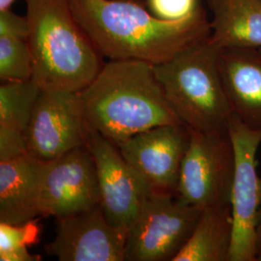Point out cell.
Returning <instances> with one entry per match:
<instances>
[{
  "instance_id": "cell-17",
  "label": "cell",
  "mask_w": 261,
  "mask_h": 261,
  "mask_svg": "<svg viewBox=\"0 0 261 261\" xmlns=\"http://www.w3.org/2000/svg\"><path fill=\"white\" fill-rule=\"evenodd\" d=\"M41 92V87L32 79L3 82L0 86V127L25 134Z\"/></svg>"
},
{
  "instance_id": "cell-19",
  "label": "cell",
  "mask_w": 261,
  "mask_h": 261,
  "mask_svg": "<svg viewBox=\"0 0 261 261\" xmlns=\"http://www.w3.org/2000/svg\"><path fill=\"white\" fill-rule=\"evenodd\" d=\"M40 226L37 219L24 224L0 223V252L29 247L37 243Z\"/></svg>"
},
{
  "instance_id": "cell-11",
  "label": "cell",
  "mask_w": 261,
  "mask_h": 261,
  "mask_svg": "<svg viewBox=\"0 0 261 261\" xmlns=\"http://www.w3.org/2000/svg\"><path fill=\"white\" fill-rule=\"evenodd\" d=\"M190 139L186 125L168 124L141 132L116 146L152 191L176 194Z\"/></svg>"
},
{
  "instance_id": "cell-18",
  "label": "cell",
  "mask_w": 261,
  "mask_h": 261,
  "mask_svg": "<svg viewBox=\"0 0 261 261\" xmlns=\"http://www.w3.org/2000/svg\"><path fill=\"white\" fill-rule=\"evenodd\" d=\"M32 75L33 58L28 39L0 36V80L24 82Z\"/></svg>"
},
{
  "instance_id": "cell-24",
  "label": "cell",
  "mask_w": 261,
  "mask_h": 261,
  "mask_svg": "<svg viewBox=\"0 0 261 261\" xmlns=\"http://www.w3.org/2000/svg\"><path fill=\"white\" fill-rule=\"evenodd\" d=\"M255 253H256V261H261V203L259 213H258V221H257V225H256Z\"/></svg>"
},
{
  "instance_id": "cell-22",
  "label": "cell",
  "mask_w": 261,
  "mask_h": 261,
  "mask_svg": "<svg viewBox=\"0 0 261 261\" xmlns=\"http://www.w3.org/2000/svg\"><path fill=\"white\" fill-rule=\"evenodd\" d=\"M29 22L28 17H21L11 9L0 11V36L28 39Z\"/></svg>"
},
{
  "instance_id": "cell-9",
  "label": "cell",
  "mask_w": 261,
  "mask_h": 261,
  "mask_svg": "<svg viewBox=\"0 0 261 261\" xmlns=\"http://www.w3.org/2000/svg\"><path fill=\"white\" fill-rule=\"evenodd\" d=\"M86 145L95 161L103 214L113 226L128 233L152 190L118 147L89 127Z\"/></svg>"
},
{
  "instance_id": "cell-3",
  "label": "cell",
  "mask_w": 261,
  "mask_h": 261,
  "mask_svg": "<svg viewBox=\"0 0 261 261\" xmlns=\"http://www.w3.org/2000/svg\"><path fill=\"white\" fill-rule=\"evenodd\" d=\"M32 80L42 90L81 92L103 69L102 56L80 24L70 0H24Z\"/></svg>"
},
{
  "instance_id": "cell-20",
  "label": "cell",
  "mask_w": 261,
  "mask_h": 261,
  "mask_svg": "<svg viewBox=\"0 0 261 261\" xmlns=\"http://www.w3.org/2000/svg\"><path fill=\"white\" fill-rule=\"evenodd\" d=\"M150 12L159 19L178 21L192 16L201 5L199 0H146Z\"/></svg>"
},
{
  "instance_id": "cell-25",
  "label": "cell",
  "mask_w": 261,
  "mask_h": 261,
  "mask_svg": "<svg viewBox=\"0 0 261 261\" xmlns=\"http://www.w3.org/2000/svg\"><path fill=\"white\" fill-rule=\"evenodd\" d=\"M16 1H17V0H0V11L11 9L12 5H13Z\"/></svg>"
},
{
  "instance_id": "cell-15",
  "label": "cell",
  "mask_w": 261,
  "mask_h": 261,
  "mask_svg": "<svg viewBox=\"0 0 261 261\" xmlns=\"http://www.w3.org/2000/svg\"><path fill=\"white\" fill-rule=\"evenodd\" d=\"M210 37L222 48H261V0H207Z\"/></svg>"
},
{
  "instance_id": "cell-2",
  "label": "cell",
  "mask_w": 261,
  "mask_h": 261,
  "mask_svg": "<svg viewBox=\"0 0 261 261\" xmlns=\"http://www.w3.org/2000/svg\"><path fill=\"white\" fill-rule=\"evenodd\" d=\"M80 96L87 126L115 145L158 126L183 124L145 61L111 60Z\"/></svg>"
},
{
  "instance_id": "cell-6",
  "label": "cell",
  "mask_w": 261,
  "mask_h": 261,
  "mask_svg": "<svg viewBox=\"0 0 261 261\" xmlns=\"http://www.w3.org/2000/svg\"><path fill=\"white\" fill-rule=\"evenodd\" d=\"M234 168L235 154L229 133L191 130L176 196L182 202L201 211L231 206Z\"/></svg>"
},
{
  "instance_id": "cell-23",
  "label": "cell",
  "mask_w": 261,
  "mask_h": 261,
  "mask_svg": "<svg viewBox=\"0 0 261 261\" xmlns=\"http://www.w3.org/2000/svg\"><path fill=\"white\" fill-rule=\"evenodd\" d=\"M1 261H39L41 255L33 254L28 251V247L15 249L9 252H0Z\"/></svg>"
},
{
  "instance_id": "cell-8",
  "label": "cell",
  "mask_w": 261,
  "mask_h": 261,
  "mask_svg": "<svg viewBox=\"0 0 261 261\" xmlns=\"http://www.w3.org/2000/svg\"><path fill=\"white\" fill-rule=\"evenodd\" d=\"M87 130L80 92L42 90L24 134L28 154L51 162L86 145Z\"/></svg>"
},
{
  "instance_id": "cell-13",
  "label": "cell",
  "mask_w": 261,
  "mask_h": 261,
  "mask_svg": "<svg viewBox=\"0 0 261 261\" xmlns=\"http://www.w3.org/2000/svg\"><path fill=\"white\" fill-rule=\"evenodd\" d=\"M219 64L232 114L261 130V48L224 47Z\"/></svg>"
},
{
  "instance_id": "cell-21",
  "label": "cell",
  "mask_w": 261,
  "mask_h": 261,
  "mask_svg": "<svg viewBox=\"0 0 261 261\" xmlns=\"http://www.w3.org/2000/svg\"><path fill=\"white\" fill-rule=\"evenodd\" d=\"M28 154L25 135L19 130L0 127V162Z\"/></svg>"
},
{
  "instance_id": "cell-4",
  "label": "cell",
  "mask_w": 261,
  "mask_h": 261,
  "mask_svg": "<svg viewBox=\"0 0 261 261\" xmlns=\"http://www.w3.org/2000/svg\"><path fill=\"white\" fill-rule=\"evenodd\" d=\"M210 35L153 69L170 106L190 130L225 134L232 111L220 71L222 47Z\"/></svg>"
},
{
  "instance_id": "cell-5",
  "label": "cell",
  "mask_w": 261,
  "mask_h": 261,
  "mask_svg": "<svg viewBox=\"0 0 261 261\" xmlns=\"http://www.w3.org/2000/svg\"><path fill=\"white\" fill-rule=\"evenodd\" d=\"M200 213L176 194L152 191L128 231L125 261H173Z\"/></svg>"
},
{
  "instance_id": "cell-1",
  "label": "cell",
  "mask_w": 261,
  "mask_h": 261,
  "mask_svg": "<svg viewBox=\"0 0 261 261\" xmlns=\"http://www.w3.org/2000/svg\"><path fill=\"white\" fill-rule=\"evenodd\" d=\"M75 19L101 56L158 65L211 34L205 10L168 21L155 17L146 0H70Z\"/></svg>"
},
{
  "instance_id": "cell-14",
  "label": "cell",
  "mask_w": 261,
  "mask_h": 261,
  "mask_svg": "<svg viewBox=\"0 0 261 261\" xmlns=\"http://www.w3.org/2000/svg\"><path fill=\"white\" fill-rule=\"evenodd\" d=\"M46 163L29 154L0 162V223L24 224L40 216L39 198Z\"/></svg>"
},
{
  "instance_id": "cell-16",
  "label": "cell",
  "mask_w": 261,
  "mask_h": 261,
  "mask_svg": "<svg viewBox=\"0 0 261 261\" xmlns=\"http://www.w3.org/2000/svg\"><path fill=\"white\" fill-rule=\"evenodd\" d=\"M232 238L231 206L206 208L173 261H228Z\"/></svg>"
},
{
  "instance_id": "cell-10",
  "label": "cell",
  "mask_w": 261,
  "mask_h": 261,
  "mask_svg": "<svg viewBox=\"0 0 261 261\" xmlns=\"http://www.w3.org/2000/svg\"><path fill=\"white\" fill-rule=\"evenodd\" d=\"M99 204L96 165L87 145L46 163L39 198L41 217L62 218Z\"/></svg>"
},
{
  "instance_id": "cell-7",
  "label": "cell",
  "mask_w": 261,
  "mask_h": 261,
  "mask_svg": "<svg viewBox=\"0 0 261 261\" xmlns=\"http://www.w3.org/2000/svg\"><path fill=\"white\" fill-rule=\"evenodd\" d=\"M228 133L235 154L230 200L233 238L228 261H256L255 238L261 203L256 154L261 144V130L251 129L232 114Z\"/></svg>"
},
{
  "instance_id": "cell-12",
  "label": "cell",
  "mask_w": 261,
  "mask_h": 261,
  "mask_svg": "<svg viewBox=\"0 0 261 261\" xmlns=\"http://www.w3.org/2000/svg\"><path fill=\"white\" fill-rule=\"evenodd\" d=\"M57 230L46 252L59 261H125L128 233L113 226L101 205L57 218Z\"/></svg>"
}]
</instances>
